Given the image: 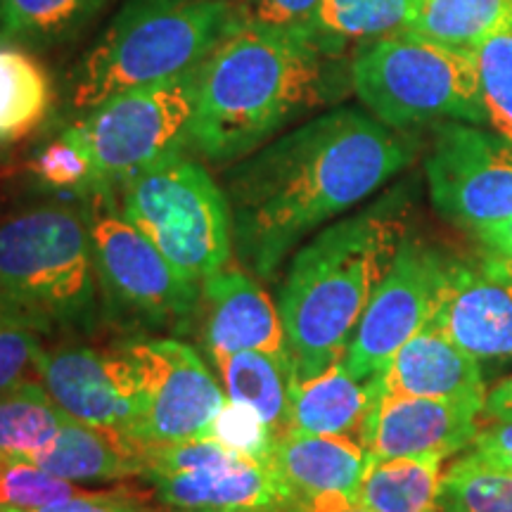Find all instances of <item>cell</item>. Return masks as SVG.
Listing matches in <instances>:
<instances>
[{
    "mask_svg": "<svg viewBox=\"0 0 512 512\" xmlns=\"http://www.w3.org/2000/svg\"><path fill=\"white\" fill-rule=\"evenodd\" d=\"M230 512H280V510H230Z\"/></svg>",
    "mask_w": 512,
    "mask_h": 512,
    "instance_id": "obj_41",
    "label": "cell"
},
{
    "mask_svg": "<svg viewBox=\"0 0 512 512\" xmlns=\"http://www.w3.org/2000/svg\"><path fill=\"white\" fill-rule=\"evenodd\" d=\"M349 76L361 105L394 131L444 121L486 124L472 50L403 31L363 43Z\"/></svg>",
    "mask_w": 512,
    "mask_h": 512,
    "instance_id": "obj_6",
    "label": "cell"
},
{
    "mask_svg": "<svg viewBox=\"0 0 512 512\" xmlns=\"http://www.w3.org/2000/svg\"><path fill=\"white\" fill-rule=\"evenodd\" d=\"M503 264H505V268H508V273L512 275V261H508V259H503Z\"/></svg>",
    "mask_w": 512,
    "mask_h": 512,
    "instance_id": "obj_42",
    "label": "cell"
},
{
    "mask_svg": "<svg viewBox=\"0 0 512 512\" xmlns=\"http://www.w3.org/2000/svg\"><path fill=\"white\" fill-rule=\"evenodd\" d=\"M408 211L399 188L320 230L294 254L278 299L294 380H309L344 361L358 320L411 235Z\"/></svg>",
    "mask_w": 512,
    "mask_h": 512,
    "instance_id": "obj_3",
    "label": "cell"
},
{
    "mask_svg": "<svg viewBox=\"0 0 512 512\" xmlns=\"http://www.w3.org/2000/svg\"><path fill=\"white\" fill-rule=\"evenodd\" d=\"M29 174L60 195L88 197L98 192L93 157L72 124L38 147L29 162Z\"/></svg>",
    "mask_w": 512,
    "mask_h": 512,
    "instance_id": "obj_30",
    "label": "cell"
},
{
    "mask_svg": "<svg viewBox=\"0 0 512 512\" xmlns=\"http://www.w3.org/2000/svg\"><path fill=\"white\" fill-rule=\"evenodd\" d=\"M29 460L64 482L110 484L143 477L145 446L124 434L69 418L53 441Z\"/></svg>",
    "mask_w": 512,
    "mask_h": 512,
    "instance_id": "obj_20",
    "label": "cell"
},
{
    "mask_svg": "<svg viewBox=\"0 0 512 512\" xmlns=\"http://www.w3.org/2000/svg\"><path fill=\"white\" fill-rule=\"evenodd\" d=\"M437 512H512V470L463 456L444 470Z\"/></svg>",
    "mask_w": 512,
    "mask_h": 512,
    "instance_id": "obj_29",
    "label": "cell"
},
{
    "mask_svg": "<svg viewBox=\"0 0 512 512\" xmlns=\"http://www.w3.org/2000/svg\"><path fill=\"white\" fill-rule=\"evenodd\" d=\"M512 24V0H415L406 34L475 50Z\"/></svg>",
    "mask_w": 512,
    "mask_h": 512,
    "instance_id": "obj_27",
    "label": "cell"
},
{
    "mask_svg": "<svg viewBox=\"0 0 512 512\" xmlns=\"http://www.w3.org/2000/svg\"><path fill=\"white\" fill-rule=\"evenodd\" d=\"M81 494L86 491L50 475L34 460L0 448V508L19 512L41 510Z\"/></svg>",
    "mask_w": 512,
    "mask_h": 512,
    "instance_id": "obj_32",
    "label": "cell"
},
{
    "mask_svg": "<svg viewBox=\"0 0 512 512\" xmlns=\"http://www.w3.org/2000/svg\"><path fill=\"white\" fill-rule=\"evenodd\" d=\"M197 69L112 95L74 121L93 157L98 190H117L147 166L188 147Z\"/></svg>",
    "mask_w": 512,
    "mask_h": 512,
    "instance_id": "obj_9",
    "label": "cell"
},
{
    "mask_svg": "<svg viewBox=\"0 0 512 512\" xmlns=\"http://www.w3.org/2000/svg\"><path fill=\"white\" fill-rule=\"evenodd\" d=\"M69 420L41 382H27L0 396V448L31 458Z\"/></svg>",
    "mask_w": 512,
    "mask_h": 512,
    "instance_id": "obj_28",
    "label": "cell"
},
{
    "mask_svg": "<svg viewBox=\"0 0 512 512\" xmlns=\"http://www.w3.org/2000/svg\"><path fill=\"white\" fill-rule=\"evenodd\" d=\"M512 418V375L505 377L501 384H496L489 394H486L482 420H505Z\"/></svg>",
    "mask_w": 512,
    "mask_h": 512,
    "instance_id": "obj_40",
    "label": "cell"
},
{
    "mask_svg": "<svg viewBox=\"0 0 512 512\" xmlns=\"http://www.w3.org/2000/svg\"><path fill=\"white\" fill-rule=\"evenodd\" d=\"M413 157L406 131L356 107L275 136L223 171L233 254L245 271L271 280L306 235L380 190Z\"/></svg>",
    "mask_w": 512,
    "mask_h": 512,
    "instance_id": "obj_1",
    "label": "cell"
},
{
    "mask_svg": "<svg viewBox=\"0 0 512 512\" xmlns=\"http://www.w3.org/2000/svg\"><path fill=\"white\" fill-rule=\"evenodd\" d=\"M444 254L408 235L351 337L344 366L356 380L380 375L396 351L430 323Z\"/></svg>",
    "mask_w": 512,
    "mask_h": 512,
    "instance_id": "obj_14",
    "label": "cell"
},
{
    "mask_svg": "<svg viewBox=\"0 0 512 512\" xmlns=\"http://www.w3.org/2000/svg\"><path fill=\"white\" fill-rule=\"evenodd\" d=\"M0 512H17V510H5V508H0Z\"/></svg>",
    "mask_w": 512,
    "mask_h": 512,
    "instance_id": "obj_43",
    "label": "cell"
},
{
    "mask_svg": "<svg viewBox=\"0 0 512 512\" xmlns=\"http://www.w3.org/2000/svg\"><path fill=\"white\" fill-rule=\"evenodd\" d=\"M368 460L366 446L349 434L285 430L273 439L268 465L290 496L344 494L356 501Z\"/></svg>",
    "mask_w": 512,
    "mask_h": 512,
    "instance_id": "obj_19",
    "label": "cell"
},
{
    "mask_svg": "<svg viewBox=\"0 0 512 512\" xmlns=\"http://www.w3.org/2000/svg\"><path fill=\"white\" fill-rule=\"evenodd\" d=\"M486 126L512 143V24L472 50Z\"/></svg>",
    "mask_w": 512,
    "mask_h": 512,
    "instance_id": "obj_31",
    "label": "cell"
},
{
    "mask_svg": "<svg viewBox=\"0 0 512 512\" xmlns=\"http://www.w3.org/2000/svg\"><path fill=\"white\" fill-rule=\"evenodd\" d=\"M0 306L43 337H86L102 320L83 197L0 216Z\"/></svg>",
    "mask_w": 512,
    "mask_h": 512,
    "instance_id": "obj_4",
    "label": "cell"
},
{
    "mask_svg": "<svg viewBox=\"0 0 512 512\" xmlns=\"http://www.w3.org/2000/svg\"><path fill=\"white\" fill-rule=\"evenodd\" d=\"M91 216L102 320L128 335H185L200 316L202 287L185 280L121 214L117 190L83 197Z\"/></svg>",
    "mask_w": 512,
    "mask_h": 512,
    "instance_id": "obj_8",
    "label": "cell"
},
{
    "mask_svg": "<svg viewBox=\"0 0 512 512\" xmlns=\"http://www.w3.org/2000/svg\"><path fill=\"white\" fill-rule=\"evenodd\" d=\"M335 60L306 29L245 22L197 69L188 147L219 169L252 155L330 100Z\"/></svg>",
    "mask_w": 512,
    "mask_h": 512,
    "instance_id": "obj_2",
    "label": "cell"
},
{
    "mask_svg": "<svg viewBox=\"0 0 512 512\" xmlns=\"http://www.w3.org/2000/svg\"><path fill=\"white\" fill-rule=\"evenodd\" d=\"M320 0H242L247 22L278 29H304Z\"/></svg>",
    "mask_w": 512,
    "mask_h": 512,
    "instance_id": "obj_35",
    "label": "cell"
},
{
    "mask_svg": "<svg viewBox=\"0 0 512 512\" xmlns=\"http://www.w3.org/2000/svg\"><path fill=\"white\" fill-rule=\"evenodd\" d=\"M121 214L190 283L200 285L233 256V219L223 185L185 150L159 159L117 188Z\"/></svg>",
    "mask_w": 512,
    "mask_h": 512,
    "instance_id": "obj_7",
    "label": "cell"
},
{
    "mask_svg": "<svg viewBox=\"0 0 512 512\" xmlns=\"http://www.w3.org/2000/svg\"><path fill=\"white\" fill-rule=\"evenodd\" d=\"M143 477L176 512L278 510L290 489L268 460L242 456L211 439L145 448Z\"/></svg>",
    "mask_w": 512,
    "mask_h": 512,
    "instance_id": "obj_10",
    "label": "cell"
},
{
    "mask_svg": "<svg viewBox=\"0 0 512 512\" xmlns=\"http://www.w3.org/2000/svg\"><path fill=\"white\" fill-rule=\"evenodd\" d=\"M38 382L69 418L138 441L145 387L136 361L121 342L105 349L81 344L46 349Z\"/></svg>",
    "mask_w": 512,
    "mask_h": 512,
    "instance_id": "obj_13",
    "label": "cell"
},
{
    "mask_svg": "<svg viewBox=\"0 0 512 512\" xmlns=\"http://www.w3.org/2000/svg\"><path fill=\"white\" fill-rule=\"evenodd\" d=\"M415 0H320L306 31L330 53L342 55L347 43L377 41L403 34L413 17Z\"/></svg>",
    "mask_w": 512,
    "mask_h": 512,
    "instance_id": "obj_26",
    "label": "cell"
},
{
    "mask_svg": "<svg viewBox=\"0 0 512 512\" xmlns=\"http://www.w3.org/2000/svg\"><path fill=\"white\" fill-rule=\"evenodd\" d=\"M280 512H373L344 494H316V496H290Z\"/></svg>",
    "mask_w": 512,
    "mask_h": 512,
    "instance_id": "obj_38",
    "label": "cell"
},
{
    "mask_svg": "<svg viewBox=\"0 0 512 512\" xmlns=\"http://www.w3.org/2000/svg\"><path fill=\"white\" fill-rule=\"evenodd\" d=\"M475 235L477 240L486 247V252L512 261V216L496 223H489V226L477 228Z\"/></svg>",
    "mask_w": 512,
    "mask_h": 512,
    "instance_id": "obj_39",
    "label": "cell"
},
{
    "mask_svg": "<svg viewBox=\"0 0 512 512\" xmlns=\"http://www.w3.org/2000/svg\"><path fill=\"white\" fill-rule=\"evenodd\" d=\"M444 458H370L356 503L373 512H437Z\"/></svg>",
    "mask_w": 512,
    "mask_h": 512,
    "instance_id": "obj_24",
    "label": "cell"
},
{
    "mask_svg": "<svg viewBox=\"0 0 512 512\" xmlns=\"http://www.w3.org/2000/svg\"><path fill=\"white\" fill-rule=\"evenodd\" d=\"M110 0H0V43L50 50L74 41Z\"/></svg>",
    "mask_w": 512,
    "mask_h": 512,
    "instance_id": "obj_25",
    "label": "cell"
},
{
    "mask_svg": "<svg viewBox=\"0 0 512 512\" xmlns=\"http://www.w3.org/2000/svg\"><path fill=\"white\" fill-rule=\"evenodd\" d=\"M486 422L489 425L479 427L467 456L498 470H512V418Z\"/></svg>",
    "mask_w": 512,
    "mask_h": 512,
    "instance_id": "obj_36",
    "label": "cell"
},
{
    "mask_svg": "<svg viewBox=\"0 0 512 512\" xmlns=\"http://www.w3.org/2000/svg\"><path fill=\"white\" fill-rule=\"evenodd\" d=\"M204 347L211 361L235 351L290 356L280 309L252 273L223 268L202 283Z\"/></svg>",
    "mask_w": 512,
    "mask_h": 512,
    "instance_id": "obj_17",
    "label": "cell"
},
{
    "mask_svg": "<svg viewBox=\"0 0 512 512\" xmlns=\"http://www.w3.org/2000/svg\"><path fill=\"white\" fill-rule=\"evenodd\" d=\"M226 399L249 403L261 413L273 437L290 427V389L294 380L292 356L266 351H235L214 358Z\"/></svg>",
    "mask_w": 512,
    "mask_h": 512,
    "instance_id": "obj_23",
    "label": "cell"
},
{
    "mask_svg": "<svg viewBox=\"0 0 512 512\" xmlns=\"http://www.w3.org/2000/svg\"><path fill=\"white\" fill-rule=\"evenodd\" d=\"M484 403L377 396L361 430L368 458H444L470 448L479 432Z\"/></svg>",
    "mask_w": 512,
    "mask_h": 512,
    "instance_id": "obj_16",
    "label": "cell"
},
{
    "mask_svg": "<svg viewBox=\"0 0 512 512\" xmlns=\"http://www.w3.org/2000/svg\"><path fill=\"white\" fill-rule=\"evenodd\" d=\"M430 323L477 361L512 358V275L501 256L444 254Z\"/></svg>",
    "mask_w": 512,
    "mask_h": 512,
    "instance_id": "obj_15",
    "label": "cell"
},
{
    "mask_svg": "<svg viewBox=\"0 0 512 512\" xmlns=\"http://www.w3.org/2000/svg\"><path fill=\"white\" fill-rule=\"evenodd\" d=\"M53 102V79L43 62L27 48L0 43V150L34 136Z\"/></svg>",
    "mask_w": 512,
    "mask_h": 512,
    "instance_id": "obj_22",
    "label": "cell"
},
{
    "mask_svg": "<svg viewBox=\"0 0 512 512\" xmlns=\"http://www.w3.org/2000/svg\"><path fill=\"white\" fill-rule=\"evenodd\" d=\"M245 22L242 0H124L67 74L69 105L88 112L117 93L188 74Z\"/></svg>",
    "mask_w": 512,
    "mask_h": 512,
    "instance_id": "obj_5",
    "label": "cell"
},
{
    "mask_svg": "<svg viewBox=\"0 0 512 512\" xmlns=\"http://www.w3.org/2000/svg\"><path fill=\"white\" fill-rule=\"evenodd\" d=\"M382 394L420 396V399L486 403L482 366L444 332L427 323L418 335L396 351L377 375Z\"/></svg>",
    "mask_w": 512,
    "mask_h": 512,
    "instance_id": "obj_18",
    "label": "cell"
},
{
    "mask_svg": "<svg viewBox=\"0 0 512 512\" xmlns=\"http://www.w3.org/2000/svg\"><path fill=\"white\" fill-rule=\"evenodd\" d=\"M140 370L145 415L138 444L164 446L204 439L226 392L190 344L162 335H126L121 339Z\"/></svg>",
    "mask_w": 512,
    "mask_h": 512,
    "instance_id": "obj_12",
    "label": "cell"
},
{
    "mask_svg": "<svg viewBox=\"0 0 512 512\" xmlns=\"http://www.w3.org/2000/svg\"><path fill=\"white\" fill-rule=\"evenodd\" d=\"M43 351L46 337L0 306V396L27 382H38Z\"/></svg>",
    "mask_w": 512,
    "mask_h": 512,
    "instance_id": "obj_33",
    "label": "cell"
},
{
    "mask_svg": "<svg viewBox=\"0 0 512 512\" xmlns=\"http://www.w3.org/2000/svg\"><path fill=\"white\" fill-rule=\"evenodd\" d=\"M425 176L444 219L475 233L512 216V143L475 124L437 126Z\"/></svg>",
    "mask_w": 512,
    "mask_h": 512,
    "instance_id": "obj_11",
    "label": "cell"
},
{
    "mask_svg": "<svg viewBox=\"0 0 512 512\" xmlns=\"http://www.w3.org/2000/svg\"><path fill=\"white\" fill-rule=\"evenodd\" d=\"M204 439L216 441V444L226 446L230 451H238L242 456L268 460L275 437L256 408L249 406V403L226 399L207 434H204Z\"/></svg>",
    "mask_w": 512,
    "mask_h": 512,
    "instance_id": "obj_34",
    "label": "cell"
},
{
    "mask_svg": "<svg viewBox=\"0 0 512 512\" xmlns=\"http://www.w3.org/2000/svg\"><path fill=\"white\" fill-rule=\"evenodd\" d=\"M19 512V510H17ZM29 512H143L128 498L126 491H86V494L69 498L50 508Z\"/></svg>",
    "mask_w": 512,
    "mask_h": 512,
    "instance_id": "obj_37",
    "label": "cell"
},
{
    "mask_svg": "<svg viewBox=\"0 0 512 512\" xmlns=\"http://www.w3.org/2000/svg\"><path fill=\"white\" fill-rule=\"evenodd\" d=\"M377 396H380L377 375L366 382L356 380L344 361H337L309 380H292L287 430L349 434L358 439Z\"/></svg>",
    "mask_w": 512,
    "mask_h": 512,
    "instance_id": "obj_21",
    "label": "cell"
}]
</instances>
